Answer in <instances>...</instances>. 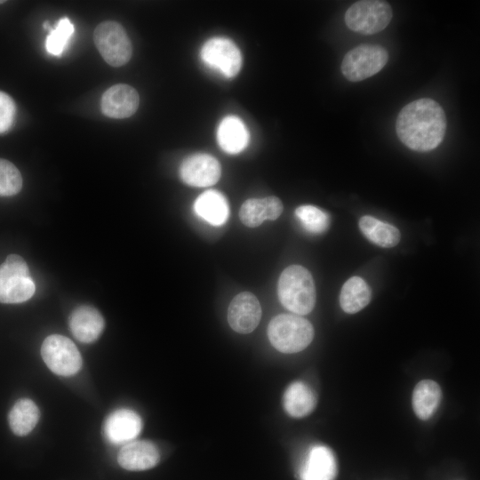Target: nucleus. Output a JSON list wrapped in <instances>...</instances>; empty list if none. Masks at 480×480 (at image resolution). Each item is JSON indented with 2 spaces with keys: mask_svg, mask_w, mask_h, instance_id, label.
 <instances>
[{
  "mask_svg": "<svg viewBox=\"0 0 480 480\" xmlns=\"http://www.w3.org/2000/svg\"><path fill=\"white\" fill-rule=\"evenodd\" d=\"M446 116L434 100L421 98L405 105L399 112L396 131L398 139L409 148L427 152L444 140Z\"/></svg>",
  "mask_w": 480,
  "mask_h": 480,
  "instance_id": "f257e3e1",
  "label": "nucleus"
},
{
  "mask_svg": "<svg viewBox=\"0 0 480 480\" xmlns=\"http://www.w3.org/2000/svg\"><path fill=\"white\" fill-rule=\"evenodd\" d=\"M282 305L296 315H307L315 307L316 292L310 272L302 266L292 265L281 274L277 285Z\"/></svg>",
  "mask_w": 480,
  "mask_h": 480,
  "instance_id": "f03ea898",
  "label": "nucleus"
},
{
  "mask_svg": "<svg viewBox=\"0 0 480 480\" xmlns=\"http://www.w3.org/2000/svg\"><path fill=\"white\" fill-rule=\"evenodd\" d=\"M268 336L272 346L282 353H297L306 348L314 337V328L305 318L281 314L268 324Z\"/></svg>",
  "mask_w": 480,
  "mask_h": 480,
  "instance_id": "7ed1b4c3",
  "label": "nucleus"
},
{
  "mask_svg": "<svg viewBox=\"0 0 480 480\" xmlns=\"http://www.w3.org/2000/svg\"><path fill=\"white\" fill-rule=\"evenodd\" d=\"M35 291L36 285L24 259L17 254L8 255L0 266V302H24Z\"/></svg>",
  "mask_w": 480,
  "mask_h": 480,
  "instance_id": "20e7f679",
  "label": "nucleus"
},
{
  "mask_svg": "<svg viewBox=\"0 0 480 480\" xmlns=\"http://www.w3.org/2000/svg\"><path fill=\"white\" fill-rule=\"evenodd\" d=\"M388 60V51L379 44H360L348 51L341 62L343 76L359 82L380 71Z\"/></svg>",
  "mask_w": 480,
  "mask_h": 480,
  "instance_id": "39448f33",
  "label": "nucleus"
},
{
  "mask_svg": "<svg viewBox=\"0 0 480 480\" xmlns=\"http://www.w3.org/2000/svg\"><path fill=\"white\" fill-rule=\"evenodd\" d=\"M392 9L388 3L379 0H362L351 4L345 13L347 27L363 35L383 30L391 21Z\"/></svg>",
  "mask_w": 480,
  "mask_h": 480,
  "instance_id": "423d86ee",
  "label": "nucleus"
},
{
  "mask_svg": "<svg viewBox=\"0 0 480 480\" xmlns=\"http://www.w3.org/2000/svg\"><path fill=\"white\" fill-rule=\"evenodd\" d=\"M93 41L104 60L112 67H121L132 57L130 38L124 28L116 21L108 20L99 24L93 33Z\"/></svg>",
  "mask_w": 480,
  "mask_h": 480,
  "instance_id": "0eeeda50",
  "label": "nucleus"
},
{
  "mask_svg": "<svg viewBox=\"0 0 480 480\" xmlns=\"http://www.w3.org/2000/svg\"><path fill=\"white\" fill-rule=\"evenodd\" d=\"M41 356L48 368L60 376L77 373L83 364L82 356L75 343L60 334L50 335L44 340Z\"/></svg>",
  "mask_w": 480,
  "mask_h": 480,
  "instance_id": "6e6552de",
  "label": "nucleus"
},
{
  "mask_svg": "<svg viewBox=\"0 0 480 480\" xmlns=\"http://www.w3.org/2000/svg\"><path fill=\"white\" fill-rule=\"evenodd\" d=\"M200 57L204 63L228 78L234 77L241 69V52L228 38H210L204 44Z\"/></svg>",
  "mask_w": 480,
  "mask_h": 480,
  "instance_id": "1a4fd4ad",
  "label": "nucleus"
},
{
  "mask_svg": "<svg viewBox=\"0 0 480 480\" xmlns=\"http://www.w3.org/2000/svg\"><path fill=\"white\" fill-rule=\"evenodd\" d=\"M221 168L219 161L208 154H194L188 156L180 164V177L182 181L193 187H210L220 177Z\"/></svg>",
  "mask_w": 480,
  "mask_h": 480,
  "instance_id": "9d476101",
  "label": "nucleus"
},
{
  "mask_svg": "<svg viewBox=\"0 0 480 480\" xmlns=\"http://www.w3.org/2000/svg\"><path fill=\"white\" fill-rule=\"evenodd\" d=\"M260 318V304L256 296L249 292L237 294L228 306V322L236 332H252L258 326Z\"/></svg>",
  "mask_w": 480,
  "mask_h": 480,
  "instance_id": "9b49d317",
  "label": "nucleus"
},
{
  "mask_svg": "<svg viewBox=\"0 0 480 480\" xmlns=\"http://www.w3.org/2000/svg\"><path fill=\"white\" fill-rule=\"evenodd\" d=\"M142 429L139 414L129 409H119L110 413L103 424V433L114 444H127L136 438Z\"/></svg>",
  "mask_w": 480,
  "mask_h": 480,
  "instance_id": "f8f14e48",
  "label": "nucleus"
},
{
  "mask_svg": "<svg viewBox=\"0 0 480 480\" xmlns=\"http://www.w3.org/2000/svg\"><path fill=\"white\" fill-rule=\"evenodd\" d=\"M337 473L336 459L330 448L316 444L304 458L300 469V480H334Z\"/></svg>",
  "mask_w": 480,
  "mask_h": 480,
  "instance_id": "ddd939ff",
  "label": "nucleus"
},
{
  "mask_svg": "<svg viewBox=\"0 0 480 480\" xmlns=\"http://www.w3.org/2000/svg\"><path fill=\"white\" fill-rule=\"evenodd\" d=\"M140 103L137 91L124 84L108 88L101 97V110L111 118H126L132 116Z\"/></svg>",
  "mask_w": 480,
  "mask_h": 480,
  "instance_id": "4468645a",
  "label": "nucleus"
},
{
  "mask_svg": "<svg viewBox=\"0 0 480 480\" xmlns=\"http://www.w3.org/2000/svg\"><path fill=\"white\" fill-rule=\"evenodd\" d=\"M160 460L157 447L149 441H131L120 449L118 464L126 470L142 471L154 468Z\"/></svg>",
  "mask_w": 480,
  "mask_h": 480,
  "instance_id": "2eb2a0df",
  "label": "nucleus"
},
{
  "mask_svg": "<svg viewBox=\"0 0 480 480\" xmlns=\"http://www.w3.org/2000/svg\"><path fill=\"white\" fill-rule=\"evenodd\" d=\"M105 321L95 308L83 305L76 308L69 316V328L74 337L84 343L95 341L102 333Z\"/></svg>",
  "mask_w": 480,
  "mask_h": 480,
  "instance_id": "dca6fc26",
  "label": "nucleus"
},
{
  "mask_svg": "<svg viewBox=\"0 0 480 480\" xmlns=\"http://www.w3.org/2000/svg\"><path fill=\"white\" fill-rule=\"evenodd\" d=\"M283 209V204L276 196L251 198L242 204L239 216L245 226L255 228L266 220H276L281 215Z\"/></svg>",
  "mask_w": 480,
  "mask_h": 480,
  "instance_id": "f3484780",
  "label": "nucleus"
},
{
  "mask_svg": "<svg viewBox=\"0 0 480 480\" xmlns=\"http://www.w3.org/2000/svg\"><path fill=\"white\" fill-rule=\"evenodd\" d=\"M217 140L225 152L237 154L246 148L249 141V132L240 118L228 116L223 118L219 124Z\"/></svg>",
  "mask_w": 480,
  "mask_h": 480,
  "instance_id": "a211bd4d",
  "label": "nucleus"
},
{
  "mask_svg": "<svg viewBox=\"0 0 480 480\" xmlns=\"http://www.w3.org/2000/svg\"><path fill=\"white\" fill-rule=\"evenodd\" d=\"M316 396L312 388L302 381H295L285 389L283 404L292 417L301 418L308 415L316 405Z\"/></svg>",
  "mask_w": 480,
  "mask_h": 480,
  "instance_id": "6ab92c4d",
  "label": "nucleus"
},
{
  "mask_svg": "<svg viewBox=\"0 0 480 480\" xmlns=\"http://www.w3.org/2000/svg\"><path fill=\"white\" fill-rule=\"evenodd\" d=\"M196 213L214 226L224 224L228 217L229 209L225 196L216 190H206L195 201Z\"/></svg>",
  "mask_w": 480,
  "mask_h": 480,
  "instance_id": "aec40b11",
  "label": "nucleus"
},
{
  "mask_svg": "<svg viewBox=\"0 0 480 480\" xmlns=\"http://www.w3.org/2000/svg\"><path fill=\"white\" fill-rule=\"evenodd\" d=\"M442 397L439 385L431 380H423L414 388L412 407L420 420H428L438 407Z\"/></svg>",
  "mask_w": 480,
  "mask_h": 480,
  "instance_id": "412c9836",
  "label": "nucleus"
},
{
  "mask_svg": "<svg viewBox=\"0 0 480 480\" xmlns=\"http://www.w3.org/2000/svg\"><path fill=\"white\" fill-rule=\"evenodd\" d=\"M359 228L368 240L380 247H394L400 241V232L395 226L372 216L362 217Z\"/></svg>",
  "mask_w": 480,
  "mask_h": 480,
  "instance_id": "4be33fe9",
  "label": "nucleus"
},
{
  "mask_svg": "<svg viewBox=\"0 0 480 480\" xmlns=\"http://www.w3.org/2000/svg\"><path fill=\"white\" fill-rule=\"evenodd\" d=\"M40 416L36 404L28 398L18 400L8 415V421L12 431L19 436L30 433Z\"/></svg>",
  "mask_w": 480,
  "mask_h": 480,
  "instance_id": "5701e85b",
  "label": "nucleus"
},
{
  "mask_svg": "<svg viewBox=\"0 0 480 480\" xmlns=\"http://www.w3.org/2000/svg\"><path fill=\"white\" fill-rule=\"evenodd\" d=\"M371 300V289L359 276L345 282L340 294V304L344 312L355 314L363 309Z\"/></svg>",
  "mask_w": 480,
  "mask_h": 480,
  "instance_id": "b1692460",
  "label": "nucleus"
},
{
  "mask_svg": "<svg viewBox=\"0 0 480 480\" xmlns=\"http://www.w3.org/2000/svg\"><path fill=\"white\" fill-rule=\"evenodd\" d=\"M75 31L74 25L68 18L60 19L55 28H51L46 36L45 49L53 56H60Z\"/></svg>",
  "mask_w": 480,
  "mask_h": 480,
  "instance_id": "393cba45",
  "label": "nucleus"
},
{
  "mask_svg": "<svg viewBox=\"0 0 480 480\" xmlns=\"http://www.w3.org/2000/svg\"><path fill=\"white\" fill-rule=\"evenodd\" d=\"M295 215L304 228L311 233H323L330 225L329 215L314 205L299 206L295 210Z\"/></svg>",
  "mask_w": 480,
  "mask_h": 480,
  "instance_id": "a878e982",
  "label": "nucleus"
},
{
  "mask_svg": "<svg viewBox=\"0 0 480 480\" xmlns=\"http://www.w3.org/2000/svg\"><path fill=\"white\" fill-rule=\"evenodd\" d=\"M21 188L22 177L18 168L10 161L0 158V196H14Z\"/></svg>",
  "mask_w": 480,
  "mask_h": 480,
  "instance_id": "bb28decb",
  "label": "nucleus"
},
{
  "mask_svg": "<svg viewBox=\"0 0 480 480\" xmlns=\"http://www.w3.org/2000/svg\"><path fill=\"white\" fill-rule=\"evenodd\" d=\"M16 115L13 100L0 91V133L7 132L12 125Z\"/></svg>",
  "mask_w": 480,
  "mask_h": 480,
  "instance_id": "cd10ccee",
  "label": "nucleus"
},
{
  "mask_svg": "<svg viewBox=\"0 0 480 480\" xmlns=\"http://www.w3.org/2000/svg\"><path fill=\"white\" fill-rule=\"evenodd\" d=\"M3 3H4V1L0 0V4H3Z\"/></svg>",
  "mask_w": 480,
  "mask_h": 480,
  "instance_id": "c85d7f7f",
  "label": "nucleus"
}]
</instances>
